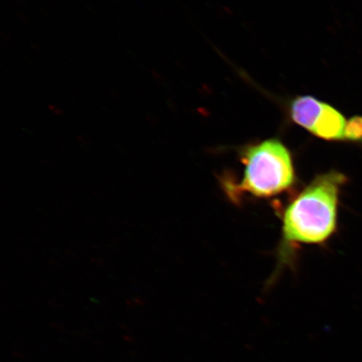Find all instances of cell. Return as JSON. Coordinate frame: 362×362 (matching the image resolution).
Here are the masks:
<instances>
[{"label":"cell","instance_id":"4","mask_svg":"<svg viewBox=\"0 0 362 362\" xmlns=\"http://www.w3.org/2000/svg\"><path fill=\"white\" fill-rule=\"evenodd\" d=\"M324 104L312 96L298 97L291 104V119L294 123L311 133L322 112Z\"/></svg>","mask_w":362,"mask_h":362},{"label":"cell","instance_id":"2","mask_svg":"<svg viewBox=\"0 0 362 362\" xmlns=\"http://www.w3.org/2000/svg\"><path fill=\"white\" fill-rule=\"evenodd\" d=\"M244 165L239 182L226 180V193L234 200L242 194L270 198L288 191L296 181L291 152L279 139H271L252 144L241 152Z\"/></svg>","mask_w":362,"mask_h":362},{"label":"cell","instance_id":"1","mask_svg":"<svg viewBox=\"0 0 362 362\" xmlns=\"http://www.w3.org/2000/svg\"><path fill=\"white\" fill-rule=\"evenodd\" d=\"M345 175L332 170L316 177L288 204L283 214L284 249L321 244L336 232L339 193Z\"/></svg>","mask_w":362,"mask_h":362},{"label":"cell","instance_id":"5","mask_svg":"<svg viewBox=\"0 0 362 362\" xmlns=\"http://www.w3.org/2000/svg\"><path fill=\"white\" fill-rule=\"evenodd\" d=\"M345 140L362 142V116H354L346 122Z\"/></svg>","mask_w":362,"mask_h":362},{"label":"cell","instance_id":"3","mask_svg":"<svg viewBox=\"0 0 362 362\" xmlns=\"http://www.w3.org/2000/svg\"><path fill=\"white\" fill-rule=\"evenodd\" d=\"M346 125V121L342 113L325 103L311 134L327 141H341L345 140Z\"/></svg>","mask_w":362,"mask_h":362}]
</instances>
